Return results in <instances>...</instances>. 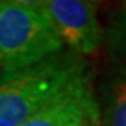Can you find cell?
Returning <instances> with one entry per match:
<instances>
[{"label":"cell","instance_id":"5b68a950","mask_svg":"<svg viewBox=\"0 0 126 126\" xmlns=\"http://www.w3.org/2000/svg\"><path fill=\"white\" fill-rule=\"evenodd\" d=\"M106 126H126V67H119L108 79L105 93Z\"/></svg>","mask_w":126,"mask_h":126},{"label":"cell","instance_id":"7a4b0ae2","mask_svg":"<svg viewBox=\"0 0 126 126\" xmlns=\"http://www.w3.org/2000/svg\"><path fill=\"white\" fill-rule=\"evenodd\" d=\"M64 50L40 2H0V78L17 75Z\"/></svg>","mask_w":126,"mask_h":126},{"label":"cell","instance_id":"6da1fadb","mask_svg":"<svg viewBox=\"0 0 126 126\" xmlns=\"http://www.w3.org/2000/svg\"><path fill=\"white\" fill-rule=\"evenodd\" d=\"M87 80L85 61L70 50L17 75L0 78V126H18Z\"/></svg>","mask_w":126,"mask_h":126},{"label":"cell","instance_id":"3957f363","mask_svg":"<svg viewBox=\"0 0 126 126\" xmlns=\"http://www.w3.org/2000/svg\"><path fill=\"white\" fill-rule=\"evenodd\" d=\"M40 5L70 52L82 56L91 55L100 47L103 31L94 3L85 0H43Z\"/></svg>","mask_w":126,"mask_h":126},{"label":"cell","instance_id":"277c9868","mask_svg":"<svg viewBox=\"0 0 126 126\" xmlns=\"http://www.w3.org/2000/svg\"><path fill=\"white\" fill-rule=\"evenodd\" d=\"M99 119L100 110L87 80L18 126H97Z\"/></svg>","mask_w":126,"mask_h":126}]
</instances>
